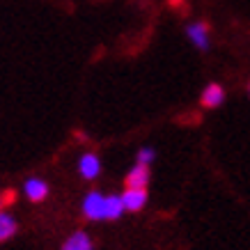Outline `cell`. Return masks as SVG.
Segmentation results:
<instances>
[{
	"instance_id": "7a4b0ae2",
	"label": "cell",
	"mask_w": 250,
	"mask_h": 250,
	"mask_svg": "<svg viewBox=\"0 0 250 250\" xmlns=\"http://www.w3.org/2000/svg\"><path fill=\"white\" fill-rule=\"evenodd\" d=\"M104 205H106V195L101 190H87V195L83 197L81 211L87 220H104Z\"/></svg>"
},
{
	"instance_id": "277c9868",
	"label": "cell",
	"mask_w": 250,
	"mask_h": 250,
	"mask_svg": "<svg viewBox=\"0 0 250 250\" xmlns=\"http://www.w3.org/2000/svg\"><path fill=\"white\" fill-rule=\"evenodd\" d=\"M78 174L83 179H87V182H94L99 174H101V159L94 152H85L78 159Z\"/></svg>"
},
{
	"instance_id": "3957f363",
	"label": "cell",
	"mask_w": 250,
	"mask_h": 250,
	"mask_svg": "<svg viewBox=\"0 0 250 250\" xmlns=\"http://www.w3.org/2000/svg\"><path fill=\"white\" fill-rule=\"evenodd\" d=\"M122 195V202H124V209L131 213L136 211H143L145 207H147V202H149V193H147V188H124V193H120Z\"/></svg>"
},
{
	"instance_id": "6da1fadb",
	"label": "cell",
	"mask_w": 250,
	"mask_h": 250,
	"mask_svg": "<svg viewBox=\"0 0 250 250\" xmlns=\"http://www.w3.org/2000/svg\"><path fill=\"white\" fill-rule=\"evenodd\" d=\"M209 32H211V25L207 21H195L186 25V37L193 46H195L200 53H207L211 48V39H209Z\"/></svg>"
},
{
	"instance_id": "30bf717a",
	"label": "cell",
	"mask_w": 250,
	"mask_h": 250,
	"mask_svg": "<svg viewBox=\"0 0 250 250\" xmlns=\"http://www.w3.org/2000/svg\"><path fill=\"white\" fill-rule=\"evenodd\" d=\"M16 232H19V223H16V218L9 211L0 209V243L9 241Z\"/></svg>"
},
{
	"instance_id": "4fadbf2b",
	"label": "cell",
	"mask_w": 250,
	"mask_h": 250,
	"mask_svg": "<svg viewBox=\"0 0 250 250\" xmlns=\"http://www.w3.org/2000/svg\"><path fill=\"white\" fill-rule=\"evenodd\" d=\"M248 90H250V87H248Z\"/></svg>"
},
{
	"instance_id": "5b68a950",
	"label": "cell",
	"mask_w": 250,
	"mask_h": 250,
	"mask_svg": "<svg viewBox=\"0 0 250 250\" xmlns=\"http://www.w3.org/2000/svg\"><path fill=\"white\" fill-rule=\"evenodd\" d=\"M200 104H202V108H209V110L223 106L225 104V90H223V85L220 83L207 85L205 90H202V94H200Z\"/></svg>"
},
{
	"instance_id": "7c38bea8",
	"label": "cell",
	"mask_w": 250,
	"mask_h": 250,
	"mask_svg": "<svg viewBox=\"0 0 250 250\" xmlns=\"http://www.w3.org/2000/svg\"><path fill=\"white\" fill-rule=\"evenodd\" d=\"M0 209H2V197H0Z\"/></svg>"
},
{
	"instance_id": "8992f818",
	"label": "cell",
	"mask_w": 250,
	"mask_h": 250,
	"mask_svg": "<svg viewBox=\"0 0 250 250\" xmlns=\"http://www.w3.org/2000/svg\"><path fill=\"white\" fill-rule=\"evenodd\" d=\"M23 193L30 202H44L48 197V184L42 177H28L25 184H23Z\"/></svg>"
},
{
	"instance_id": "52a82bcc",
	"label": "cell",
	"mask_w": 250,
	"mask_h": 250,
	"mask_svg": "<svg viewBox=\"0 0 250 250\" xmlns=\"http://www.w3.org/2000/svg\"><path fill=\"white\" fill-rule=\"evenodd\" d=\"M149 179H152V172H149V166H143V163H136L126 172V186L129 188H147L149 186Z\"/></svg>"
},
{
	"instance_id": "8fae6325",
	"label": "cell",
	"mask_w": 250,
	"mask_h": 250,
	"mask_svg": "<svg viewBox=\"0 0 250 250\" xmlns=\"http://www.w3.org/2000/svg\"><path fill=\"white\" fill-rule=\"evenodd\" d=\"M154 159H156V149L154 147H140L136 154V163H143V166H152Z\"/></svg>"
},
{
	"instance_id": "ba28073f",
	"label": "cell",
	"mask_w": 250,
	"mask_h": 250,
	"mask_svg": "<svg viewBox=\"0 0 250 250\" xmlns=\"http://www.w3.org/2000/svg\"><path fill=\"white\" fill-rule=\"evenodd\" d=\"M60 250H94V241H92V236L83 229H76L74 234H69L64 239Z\"/></svg>"
},
{
	"instance_id": "9c48e42d",
	"label": "cell",
	"mask_w": 250,
	"mask_h": 250,
	"mask_svg": "<svg viewBox=\"0 0 250 250\" xmlns=\"http://www.w3.org/2000/svg\"><path fill=\"white\" fill-rule=\"evenodd\" d=\"M124 202H122V195L117 193H110L106 195V205H104V220H117L124 216Z\"/></svg>"
}]
</instances>
